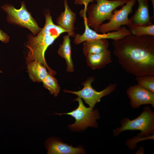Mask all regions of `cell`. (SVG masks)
Returning <instances> with one entry per match:
<instances>
[{
  "label": "cell",
  "instance_id": "obj_10",
  "mask_svg": "<svg viewBox=\"0 0 154 154\" xmlns=\"http://www.w3.org/2000/svg\"><path fill=\"white\" fill-rule=\"evenodd\" d=\"M127 94L131 106L135 108L143 104H151L154 107V93L137 84L129 86Z\"/></svg>",
  "mask_w": 154,
  "mask_h": 154
},
{
  "label": "cell",
  "instance_id": "obj_23",
  "mask_svg": "<svg viewBox=\"0 0 154 154\" xmlns=\"http://www.w3.org/2000/svg\"><path fill=\"white\" fill-rule=\"evenodd\" d=\"M110 1H118V0H108Z\"/></svg>",
  "mask_w": 154,
  "mask_h": 154
},
{
  "label": "cell",
  "instance_id": "obj_3",
  "mask_svg": "<svg viewBox=\"0 0 154 154\" xmlns=\"http://www.w3.org/2000/svg\"><path fill=\"white\" fill-rule=\"evenodd\" d=\"M121 126L113 131V135L115 136H118L122 132L126 130H138L141 131L137 137L133 138L127 142V145L132 149L138 142L153 133L154 114L149 106H146L136 118L132 120L124 118L121 120Z\"/></svg>",
  "mask_w": 154,
  "mask_h": 154
},
{
  "label": "cell",
  "instance_id": "obj_9",
  "mask_svg": "<svg viewBox=\"0 0 154 154\" xmlns=\"http://www.w3.org/2000/svg\"><path fill=\"white\" fill-rule=\"evenodd\" d=\"M82 16L83 17L85 31L82 34H77L74 37V43L78 45L85 41L102 39H110L116 40L131 34L126 27H123L118 30L105 33L96 32L91 29L88 25L86 20V12L82 11Z\"/></svg>",
  "mask_w": 154,
  "mask_h": 154
},
{
  "label": "cell",
  "instance_id": "obj_15",
  "mask_svg": "<svg viewBox=\"0 0 154 154\" xmlns=\"http://www.w3.org/2000/svg\"><path fill=\"white\" fill-rule=\"evenodd\" d=\"M27 64V72L30 79L33 82H42L49 73L46 68L37 61H32Z\"/></svg>",
  "mask_w": 154,
  "mask_h": 154
},
{
  "label": "cell",
  "instance_id": "obj_22",
  "mask_svg": "<svg viewBox=\"0 0 154 154\" xmlns=\"http://www.w3.org/2000/svg\"><path fill=\"white\" fill-rule=\"evenodd\" d=\"M151 1L152 3L153 7V16H154V0H151Z\"/></svg>",
  "mask_w": 154,
  "mask_h": 154
},
{
  "label": "cell",
  "instance_id": "obj_8",
  "mask_svg": "<svg viewBox=\"0 0 154 154\" xmlns=\"http://www.w3.org/2000/svg\"><path fill=\"white\" fill-rule=\"evenodd\" d=\"M136 1V0H128L121 9L114 10L109 22L100 26L98 33L103 34L116 31L119 30L123 25H129L130 22L128 16L132 12Z\"/></svg>",
  "mask_w": 154,
  "mask_h": 154
},
{
  "label": "cell",
  "instance_id": "obj_7",
  "mask_svg": "<svg viewBox=\"0 0 154 154\" xmlns=\"http://www.w3.org/2000/svg\"><path fill=\"white\" fill-rule=\"evenodd\" d=\"M94 80L93 77L88 78L82 83L84 87L81 90L74 91L64 90L63 91L77 95L83 99L85 103L90 107L93 108L96 104L100 101L102 98L112 92L116 87V84H111L102 90L98 92L95 90L92 86L91 84Z\"/></svg>",
  "mask_w": 154,
  "mask_h": 154
},
{
  "label": "cell",
  "instance_id": "obj_20",
  "mask_svg": "<svg viewBox=\"0 0 154 154\" xmlns=\"http://www.w3.org/2000/svg\"><path fill=\"white\" fill-rule=\"evenodd\" d=\"M136 77L138 85L154 93V75H145Z\"/></svg>",
  "mask_w": 154,
  "mask_h": 154
},
{
  "label": "cell",
  "instance_id": "obj_21",
  "mask_svg": "<svg viewBox=\"0 0 154 154\" xmlns=\"http://www.w3.org/2000/svg\"><path fill=\"white\" fill-rule=\"evenodd\" d=\"M9 38V37L7 33L0 29V40L4 43H7Z\"/></svg>",
  "mask_w": 154,
  "mask_h": 154
},
{
  "label": "cell",
  "instance_id": "obj_16",
  "mask_svg": "<svg viewBox=\"0 0 154 154\" xmlns=\"http://www.w3.org/2000/svg\"><path fill=\"white\" fill-rule=\"evenodd\" d=\"M70 37L67 35L63 37L62 43L58 50V53L60 57L65 60L67 65L66 71L72 72L74 71V69L71 57V47Z\"/></svg>",
  "mask_w": 154,
  "mask_h": 154
},
{
  "label": "cell",
  "instance_id": "obj_6",
  "mask_svg": "<svg viewBox=\"0 0 154 154\" xmlns=\"http://www.w3.org/2000/svg\"><path fill=\"white\" fill-rule=\"evenodd\" d=\"M1 8L7 13V20L10 23L17 24L28 29L35 36L42 29L27 9L24 2L21 3L20 8L16 9L12 5H4Z\"/></svg>",
  "mask_w": 154,
  "mask_h": 154
},
{
  "label": "cell",
  "instance_id": "obj_19",
  "mask_svg": "<svg viewBox=\"0 0 154 154\" xmlns=\"http://www.w3.org/2000/svg\"><path fill=\"white\" fill-rule=\"evenodd\" d=\"M42 82L43 86L49 91L51 94L55 97L58 96L60 88L57 79L53 76L48 73Z\"/></svg>",
  "mask_w": 154,
  "mask_h": 154
},
{
  "label": "cell",
  "instance_id": "obj_2",
  "mask_svg": "<svg viewBox=\"0 0 154 154\" xmlns=\"http://www.w3.org/2000/svg\"><path fill=\"white\" fill-rule=\"evenodd\" d=\"M45 22L44 27L37 35L29 37L26 46L29 50L26 58L27 63L32 61H37L42 64L46 68L48 72L54 76L56 72L48 65L45 58L46 51L48 47L62 34L66 31L53 22L50 12L44 14Z\"/></svg>",
  "mask_w": 154,
  "mask_h": 154
},
{
  "label": "cell",
  "instance_id": "obj_11",
  "mask_svg": "<svg viewBox=\"0 0 154 154\" xmlns=\"http://www.w3.org/2000/svg\"><path fill=\"white\" fill-rule=\"evenodd\" d=\"M64 10L62 12L56 20L57 25L65 30L70 37H74V24L76 20V15L69 7L67 0H64Z\"/></svg>",
  "mask_w": 154,
  "mask_h": 154
},
{
  "label": "cell",
  "instance_id": "obj_12",
  "mask_svg": "<svg viewBox=\"0 0 154 154\" xmlns=\"http://www.w3.org/2000/svg\"><path fill=\"white\" fill-rule=\"evenodd\" d=\"M47 147V153L49 154H80L85 152L84 149L81 146L74 147L55 139L48 140Z\"/></svg>",
  "mask_w": 154,
  "mask_h": 154
},
{
  "label": "cell",
  "instance_id": "obj_18",
  "mask_svg": "<svg viewBox=\"0 0 154 154\" xmlns=\"http://www.w3.org/2000/svg\"><path fill=\"white\" fill-rule=\"evenodd\" d=\"M132 35L137 36H154V25H132L128 26Z\"/></svg>",
  "mask_w": 154,
  "mask_h": 154
},
{
  "label": "cell",
  "instance_id": "obj_14",
  "mask_svg": "<svg viewBox=\"0 0 154 154\" xmlns=\"http://www.w3.org/2000/svg\"><path fill=\"white\" fill-rule=\"evenodd\" d=\"M87 65L93 70L103 68L112 62L111 52L108 49L101 52L86 56Z\"/></svg>",
  "mask_w": 154,
  "mask_h": 154
},
{
  "label": "cell",
  "instance_id": "obj_24",
  "mask_svg": "<svg viewBox=\"0 0 154 154\" xmlns=\"http://www.w3.org/2000/svg\"><path fill=\"white\" fill-rule=\"evenodd\" d=\"M2 73V71H1V70L0 69V73Z\"/></svg>",
  "mask_w": 154,
  "mask_h": 154
},
{
  "label": "cell",
  "instance_id": "obj_5",
  "mask_svg": "<svg viewBox=\"0 0 154 154\" xmlns=\"http://www.w3.org/2000/svg\"><path fill=\"white\" fill-rule=\"evenodd\" d=\"M75 101L78 103V107L75 110L68 113L55 114L61 115L66 114L71 116L75 119V123L68 125L71 129L74 131H80L85 129L88 127H96L98 126L97 120L100 118L97 109L94 110L90 107H86L81 98L78 97Z\"/></svg>",
  "mask_w": 154,
  "mask_h": 154
},
{
  "label": "cell",
  "instance_id": "obj_4",
  "mask_svg": "<svg viewBox=\"0 0 154 154\" xmlns=\"http://www.w3.org/2000/svg\"><path fill=\"white\" fill-rule=\"evenodd\" d=\"M95 1L96 3L92 4L87 8L86 20L88 25L90 28L98 33L100 26L104 21L109 20L114 10L124 5L128 0Z\"/></svg>",
  "mask_w": 154,
  "mask_h": 154
},
{
  "label": "cell",
  "instance_id": "obj_1",
  "mask_svg": "<svg viewBox=\"0 0 154 154\" xmlns=\"http://www.w3.org/2000/svg\"><path fill=\"white\" fill-rule=\"evenodd\" d=\"M112 43L113 54L126 72L136 76L154 75V36L131 34Z\"/></svg>",
  "mask_w": 154,
  "mask_h": 154
},
{
  "label": "cell",
  "instance_id": "obj_13",
  "mask_svg": "<svg viewBox=\"0 0 154 154\" xmlns=\"http://www.w3.org/2000/svg\"><path fill=\"white\" fill-rule=\"evenodd\" d=\"M137 0L138 6L133 16L129 19L130 24L129 26L132 25L145 26L152 24V20L153 17L150 16L149 12V0Z\"/></svg>",
  "mask_w": 154,
  "mask_h": 154
},
{
  "label": "cell",
  "instance_id": "obj_17",
  "mask_svg": "<svg viewBox=\"0 0 154 154\" xmlns=\"http://www.w3.org/2000/svg\"><path fill=\"white\" fill-rule=\"evenodd\" d=\"M108 41L106 39L85 41L83 42V52L85 56L89 54L98 53L108 49Z\"/></svg>",
  "mask_w": 154,
  "mask_h": 154
}]
</instances>
